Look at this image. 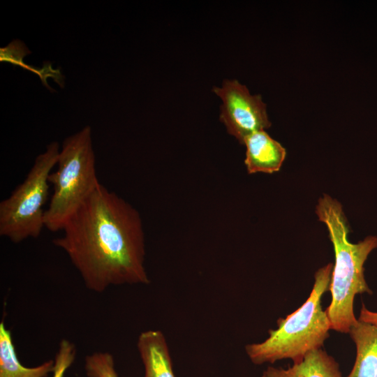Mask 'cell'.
<instances>
[{"label": "cell", "mask_w": 377, "mask_h": 377, "mask_svg": "<svg viewBox=\"0 0 377 377\" xmlns=\"http://www.w3.org/2000/svg\"><path fill=\"white\" fill-rule=\"evenodd\" d=\"M62 231L52 242L67 254L89 290L149 283L140 215L101 184Z\"/></svg>", "instance_id": "obj_1"}, {"label": "cell", "mask_w": 377, "mask_h": 377, "mask_svg": "<svg viewBox=\"0 0 377 377\" xmlns=\"http://www.w3.org/2000/svg\"><path fill=\"white\" fill-rule=\"evenodd\" d=\"M244 163L249 174H272L280 170L286 156L285 148L265 131L255 132L246 138Z\"/></svg>", "instance_id": "obj_7"}, {"label": "cell", "mask_w": 377, "mask_h": 377, "mask_svg": "<svg viewBox=\"0 0 377 377\" xmlns=\"http://www.w3.org/2000/svg\"><path fill=\"white\" fill-rule=\"evenodd\" d=\"M332 268L333 265L328 263L318 269L308 299L285 318H279L277 328L269 330L267 339L245 346L253 364L274 363L283 359L297 363L310 351L321 348L331 330L327 312L321 306V298L329 289Z\"/></svg>", "instance_id": "obj_3"}, {"label": "cell", "mask_w": 377, "mask_h": 377, "mask_svg": "<svg viewBox=\"0 0 377 377\" xmlns=\"http://www.w3.org/2000/svg\"><path fill=\"white\" fill-rule=\"evenodd\" d=\"M349 334L355 344L356 357L346 377H377V326L358 320Z\"/></svg>", "instance_id": "obj_10"}, {"label": "cell", "mask_w": 377, "mask_h": 377, "mask_svg": "<svg viewBox=\"0 0 377 377\" xmlns=\"http://www.w3.org/2000/svg\"><path fill=\"white\" fill-rule=\"evenodd\" d=\"M358 320L377 326V312L369 311L365 307L364 304H362Z\"/></svg>", "instance_id": "obj_15"}, {"label": "cell", "mask_w": 377, "mask_h": 377, "mask_svg": "<svg viewBox=\"0 0 377 377\" xmlns=\"http://www.w3.org/2000/svg\"><path fill=\"white\" fill-rule=\"evenodd\" d=\"M316 213L327 228L335 256L328 289L332 300L325 311L331 330L349 333L358 320L353 310L355 296L372 293L364 279V264L371 251L377 247V237L369 236L357 244L350 242L342 206L327 194L319 198Z\"/></svg>", "instance_id": "obj_2"}, {"label": "cell", "mask_w": 377, "mask_h": 377, "mask_svg": "<svg viewBox=\"0 0 377 377\" xmlns=\"http://www.w3.org/2000/svg\"><path fill=\"white\" fill-rule=\"evenodd\" d=\"M261 377H342V374L335 359L319 348L287 369L268 367Z\"/></svg>", "instance_id": "obj_9"}, {"label": "cell", "mask_w": 377, "mask_h": 377, "mask_svg": "<svg viewBox=\"0 0 377 377\" xmlns=\"http://www.w3.org/2000/svg\"><path fill=\"white\" fill-rule=\"evenodd\" d=\"M75 354V346L67 339H62L54 360L52 377H64L66 370L73 364Z\"/></svg>", "instance_id": "obj_14"}, {"label": "cell", "mask_w": 377, "mask_h": 377, "mask_svg": "<svg viewBox=\"0 0 377 377\" xmlns=\"http://www.w3.org/2000/svg\"><path fill=\"white\" fill-rule=\"evenodd\" d=\"M57 142L40 154L24 181L0 202V235L14 243L37 238L44 224L43 207L49 193L48 177L59 154Z\"/></svg>", "instance_id": "obj_5"}, {"label": "cell", "mask_w": 377, "mask_h": 377, "mask_svg": "<svg viewBox=\"0 0 377 377\" xmlns=\"http://www.w3.org/2000/svg\"><path fill=\"white\" fill-rule=\"evenodd\" d=\"M137 348L145 367V377H175L168 343L161 331L142 332Z\"/></svg>", "instance_id": "obj_8"}, {"label": "cell", "mask_w": 377, "mask_h": 377, "mask_svg": "<svg viewBox=\"0 0 377 377\" xmlns=\"http://www.w3.org/2000/svg\"><path fill=\"white\" fill-rule=\"evenodd\" d=\"M213 91L221 98L220 121L240 144L251 134L270 127L266 105L259 94L252 95L236 80H225Z\"/></svg>", "instance_id": "obj_6"}, {"label": "cell", "mask_w": 377, "mask_h": 377, "mask_svg": "<svg viewBox=\"0 0 377 377\" xmlns=\"http://www.w3.org/2000/svg\"><path fill=\"white\" fill-rule=\"evenodd\" d=\"M54 360L34 367L23 366L17 358L11 334L0 323V377H46L52 372Z\"/></svg>", "instance_id": "obj_11"}, {"label": "cell", "mask_w": 377, "mask_h": 377, "mask_svg": "<svg viewBox=\"0 0 377 377\" xmlns=\"http://www.w3.org/2000/svg\"><path fill=\"white\" fill-rule=\"evenodd\" d=\"M57 165L48 177L54 192L44 214L45 228L52 232L62 230L100 184L90 126L64 140Z\"/></svg>", "instance_id": "obj_4"}, {"label": "cell", "mask_w": 377, "mask_h": 377, "mask_svg": "<svg viewBox=\"0 0 377 377\" xmlns=\"http://www.w3.org/2000/svg\"><path fill=\"white\" fill-rule=\"evenodd\" d=\"M84 369L88 377H118L113 357L106 352L86 356Z\"/></svg>", "instance_id": "obj_13"}, {"label": "cell", "mask_w": 377, "mask_h": 377, "mask_svg": "<svg viewBox=\"0 0 377 377\" xmlns=\"http://www.w3.org/2000/svg\"><path fill=\"white\" fill-rule=\"evenodd\" d=\"M30 53L31 52L22 41L14 40L6 47L0 48V61L1 62H8L14 66H20L25 70L34 73L40 77L43 84L48 88L50 87L47 82V77L54 78L59 84L64 82V77L60 71L53 69L51 64H45L43 68H36L25 64L23 59Z\"/></svg>", "instance_id": "obj_12"}]
</instances>
